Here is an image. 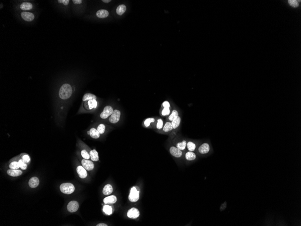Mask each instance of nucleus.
Returning <instances> with one entry per match:
<instances>
[{
    "label": "nucleus",
    "instance_id": "obj_1",
    "mask_svg": "<svg viewBox=\"0 0 301 226\" xmlns=\"http://www.w3.org/2000/svg\"><path fill=\"white\" fill-rule=\"evenodd\" d=\"M72 93L73 89L71 86L68 83H65L59 89V96L62 99H67L71 96Z\"/></svg>",
    "mask_w": 301,
    "mask_h": 226
},
{
    "label": "nucleus",
    "instance_id": "obj_2",
    "mask_svg": "<svg viewBox=\"0 0 301 226\" xmlns=\"http://www.w3.org/2000/svg\"><path fill=\"white\" fill-rule=\"evenodd\" d=\"M60 190L63 193L70 195L74 192L75 187L71 183H64L60 186Z\"/></svg>",
    "mask_w": 301,
    "mask_h": 226
},
{
    "label": "nucleus",
    "instance_id": "obj_3",
    "mask_svg": "<svg viewBox=\"0 0 301 226\" xmlns=\"http://www.w3.org/2000/svg\"><path fill=\"white\" fill-rule=\"evenodd\" d=\"M121 112L118 109H115L110 117L108 118V121L111 124H115L119 122L121 119Z\"/></svg>",
    "mask_w": 301,
    "mask_h": 226
},
{
    "label": "nucleus",
    "instance_id": "obj_4",
    "mask_svg": "<svg viewBox=\"0 0 301 226\" xmlns=\"http://www.w3.org/2000/svg\"><path fill=\"white\" fill-rule=\"evenodd\" d=\"M114 110V109L113 108V107L111 106H110V105L106 106L103 108L102 112H101L100 114L99 117L101 119H107L108 118H109L110 115H111L112 113H113Z\"/></svg>",
    "mask_w": 301,
    "mask_h": 226
},
{
    "label": "nucleus",
    "instance_id": "obj_5",
    "mask_svg": "<svg viewBox=\"0 0 301 226\" xmlns=\"http://www.w3.org/2000/svg\"><path fill=\"white\" fill-rule=\"evenodd\" d=\"M139 199V191L137 189V187H133L130 190L128 195V199L131 202H136Z\"/></svg>",
    "mask_w": 301,
    "mask_h": 226
},
{
    "label": "nucleus",
    "instance_id": "obj_6",
    "mask_svg": "<svg viewBox=\"0 0 301 226\" xmlns=\"http://www.w3.org/2000/svg\"><path fill=\"white\" fill-rule=\"evenodd\" d=\"M67 210L70 213H74L77 211L79 208V203L76 201H71L67 205Z\"/></svg>",
    "mask_w": 301,
    "mask_h": 226
},
{
    "label": "nucleus",
    "instance_id": "obj_7",
    "mask_svg": "<svg viewBox=\"0 0 301 226\" xmlns=\"http://www.w3.org/2000/svg\"><path fill=\"white\" fill-rule=\"evenodd\" d=\"M82 166L87 171H92L93 169L94 165L92 161L87 159H82L81 161Z\"/></svg>",
    "mask_w": 301,
    "mask_h": 226
},
{
    "label": "nucleus",
    "instance_id": "obj_8",
    "mask_svg": "<svg viewBox=\"0 0 301 226\" xmlns=\"http://www.w3.org/2000/svg\"><path fill=\"white\" fill-rule=\"evenodd\" d=\"M139 215L140 212L136 208H131L127 212V216L130 219H136L139 216Z\"/></svg>",
    "mask_w": 301,
    "mask_h": 226
},
{
    "label": "nucleus",
    "instance_id": "obj_9",
    "mask_svg": "<svg viewBox=\"0 0 301 226\" xmlns=\"http://www.w3.org/2000/svg\"><path fill=\"white\" fill-rule=\"evenodd\" d=\"M85 104L86 105V108L88 110L91 111L97 108L98 103L96 100L92 99L87 101V102Z\"/></svg>",
    "mask_w": 301,
    "mask_h": 226
},
{
    "label": "nucleus",
    "instance_id": "obj_10",
    "mask_svg": "<svg viewBox=\"0 0 301 226\" xmlns=\"http://www.w3.org/2000/svg\"><path fill=\"white\" fill-rule=\"evenodd\" d=\"M21 16L23 20L28 22L32 21L34 18V15L32 13L28 12H22L21 14Z\"/></svg>",
    "mask_w": 301,
    "mask_h": 226
},
{
    "label": "nucleus",
    "instance_id": "obj_11",
    "mask_svg": "<svg viewBox=\"0 0 301 226\" xmlns=\"http://www.w3.org/2000/svg\"><path fill=\"white\" fill-rule=\"evenodd\" d=\"M76 171L79 177L82 179L85 178L87 177L88 174L86 170L82 166H79L77 168Z\"/></svg>",
    "mask_w": 301,
    "mask_h": 226
},
{
    "label": "nucleus",
    "instance_id": "obj_12",
    "mask_svg": "<svg viewBox=\"0 0 301 226\" xmlns=\"http://www.w3.org/2000/svg\"><path fill=\"white\" fill-rule=\"evenodd\" d=\"M169 152L172 155L176 157H180L182 155L181 151L175 147H171L169 149Z\"/></svg>",
    "mask_w": 301,
    "mask_h": 226
},
{
    "label": "nucleus",
    "instance_id": "obj_13",
    "mask_svg": "<svg viewBox=\"0 0 301 226\" xmlns=\"http://www.w3.org/2000/svg\"><path fill=\"white\" fill-rule=\"evenodd\" d=\"M117 197L115 195H110L105 198L103 199V202L105 204H113L116 202Z\"/></svg>",
    "mask_w": 301,
    "mask_h": 226
},
{
    "label": "nucleus",
    "instance_id": "obj_14",
    "mask_svg": "<svg viewBox=\"0 0 301 226\" xmlns=\"http://www.w3.org/2000/svg\"><path fill=\"white\" fill-rule=\"evenodd\" d=\"M198 150L201 154H207L210 151L209 144L207 143H204L199 147Z\"/></svg>",
    "mask_w": 301,
    "mask_h": 226
},
{
    "label": "nucleus",
    "instance_id": "obj_15",
    "mask_svg": "<svg viewBox=\"0 0 301 226\" xmlns=\"http://www.w3.org/2000/svg\"><path fill=\"white\" fill-rule=\"evenodd\" d=\"M39 184V180L38 177H32L29 181V185L31 188H36L38 186Z\"/></svg>",
    "mask_w": 301,
    "mask_h": 226
},
{
    "label": "nucleus",
    "instance_id": "obj_16",
    "mask_svg": "<svg viewBox=\"0 0 301 226\" xmlns=\"http://www.w3.org/2000/svg\"><path fill=\"white\" fill-rule=\"evenodd\" d=\"M89 136L93 139H98L100 136V134L98 131L97 129L95 128H92L90 129L89 130Z\"/></svg>",
    "mask_w": 301,
    "mask_h": 226
},
{
    "label": "nucleus",
    "instance_id": "obj_17",
    "mask_svg": "<svg viewBox=\"0 0 301 226\" xmlns=\"http://www.w3.org/2000/svg\"><path fill=\"white\" fill-rule=\"evenodd\" d=\"M113 189L111 185L110 184L106 185L103 189L102 193L104 195H108L113 192Z\"/></svg>",
    "mask_w": 301,
    "mask_h": 226
},
{
    "label": "nucleus",
    "instance_id": "obj_18",
    "mask_svg": "<svg viewBox=\"0 0 301 226\" xmlns=\"http://www.w3.org/2000/svg\"><path fill=\"white\" fill-rule=\"evenodd\" d=\"M90 158L91 160L94 162H97L99 160V155L98 153L95 149H92L89 152Z\"/></svg>",
    "mask_w": 301,
    "mask_h": 226
},
{
    "label": "nucleus",
    "instance_id": "obj_19",
    "mask_svg": "<svg viewBox=\"0 0 301 226\" xmlns=\"http://www.w3.org/2000/svg\"><path fill=\"white\" fill-rule=\"evenodd\" d=\"M7 173L8 174V175L11 177H16L22 175V172L20 170H14L10 169V170H7Z\"/></svg>",
    "mask_w": 301,
    "mask_h": 226
},
{
    "label": "nucleus",
    "instance_id": "obj_20",
    "mask_svg": "<svg viewBox=\"0 0 301 226\" xmlns=\"http://www.w3.org/2000/svg\"><path fill=\"white\" fill-rule=\"evenodd\" d=\"M96 15L100 18H105L109 15V12L106 10H100L97 11Z\"/></svg>",
    "mask_w": 301,
    "mask_h": 226
},
{
    "label": "nucleus",
    "instance_id": "obj_21",
    "mask_svg": "<svg viewBox=\"0 0 301 226\" xmlns=\"http://www.w3.org/2000/svg\"><path fill=\"white\" fill-rule=\"evenodd\" d=\"M20 8L23 11L30 10L32 8V5L30 2H23L20 6Z\"/></svg>",
    "mask_w": 301,
    "mask_h": 226
},
{
    "label": "nucleus",
    "instance_id": "obj_22",
    "mask_svg": "<svg viewBox=\"0 0 301 226\" xmlns=\"http://www.w3.org/2000/svg\"><path fill=\"white\" fill-rule=\"evenodd\" d=\"M92 99H97V96L91 93H87L83 96V101L86 102Z\"/></svg>",
    "mask_w": 301,
    "mask_h": 226
},
{
    "label": "nucleus",
    "instance_id": "obj_23",
    "mask_svg": "<svg viewBox=\"0 0 301 226\" xmlns=\"http://www.w3.org/2000/svg\"><path fill=\"white\" fill-rule=\"evenodd\" d=\"M126 10V6L124 5H121L117 7L116 13L119 15H121L125 12Z\"/></svg>",
    "mask_w": 301,
    "mask_h": 226
},
{
    "label": "nucleus",
    "instance_id": "obj_24",
    "mask_svg": "<svg viewBox=\"0 0 301 226\" xmlns=\"http://www.w3.org/2000/svg\"><path fill=\"white\" fill-rule=\"evenodd\" d=\"M185 157L187 160L192 161L196 159V155L194 153L189 151L186 154Z\"/></svg>",
    "mask_w": 301,
    "mask_h": 226
},
{
    "label": "nucleus",
    "instance_id": "obj_25",
    "mask_svg": "<svg viewBox=\"0 0 301 226\" xmlns=\"http://www.w3.org/2000/svg\"><path fill=\"white\" fill-rule=\"evenodd\" d=\"M173 129V125L172 123L167 122L165 124L164 127H163V130L164 132H167L172 130Z\"/></svg>",
    "mask_w": 301,
    "mask_h": 226
},
{
    "label": "nucleus",
    "instance_id": "obj_26",
    "mask_svg": "<svg viewBox=\"0 0 301 226\" xmlns=\"http://www.w3.org/2000/svg\"><path fill=\"white\" fill-rule=\"evenodd\" d=\"M106 129V125H105L104 124H103V123L99 124V125H98L97 128V130L99 132V133L100 134V135L104 134L105 132Z\"/></svg>",
    "mask_w": 301,
    "mask_h": 226
},
{
    "label": "nucleus",
    "instance_id": "obj_27",
    "mask_svg": "<svg viewBox=\"0 0 301 226\" xmlns=\"http://www.w3.org/2000/svg\"><path fill=\"white\" fill-rule=\"evenodd\" d=\"M181 118L179 116H178L177 118H175L172 121V124L173 125V129H176L180 125Z\"/></svg>",
    "mask_w": 301,
    "mask_h": 226
},
{
    "label": "nucleus",
    "instance_id": "obj_28",
    "mask_svg": "<svg viewBox=\"0 0 301 226\" xmlns=\"http://www.w3.org/2000/svg\"><path fill=\"white\" fill-rule=\"evenodd\" d=\"M103 210L105 213L107 215H110V214H111L112 213V208L111 207L109 206V205H107V204H106L103 206Z\"/></svg>",
    "mask_w": 301,
    "mask_h": 226
},
{
    "label": "nucleus",
    "instance_id": "obj_29",
    "mask_svg": "<svg viewBox=\"0 0 301 226\" xmlns=\"http://www.w3.org/2000/svg\"><path fill=\"white\" fill-rule=\"evenodd\" d=\"M155 121L154 118H148L146 119L144 121V125L146 127H148L150 125L151 123H153Z\"/></svg>",
    "mask_w": 301,
    "mask_h": 226
},
{
    "label": "nucleus",
    "instance_id": "obj_30",
    "mask_svg": "<svg viewBox=\"0 0 301 226\" xmlns=\"http://www.w3.org/2000/svg\"><path fill=\"white\" fill-rule=\"evenodd\" d=\"M9 168L11 169L14 170H18L19 168H20L19 164L18 162L17 161H13L9 165Z\"/></svg>",
    "mask_w": 301,
    "mask_h": 226
},
{
    "label": "nucleus",
    "instance_id": "obj_31",
    "mask_svg": "<svg viewBox=\"0 0 301 226\" xmlns=\"http://www.w3.org/2000/svg\"><path fill=\"white\" fill-rule=\"evenodd\" d=\"M81 155L83 159L89 160L90 158L89 153L85 149H83L81 151Z\"/></svg>",
    "mask_w": 301,
    "mask_h": 226
},
{
    "label": "nucleus",
    "instance_id": "obj_32",
    "mask_svg": "<svg viewBox=\"0 0 301 226\" xmlns=\"http://www.w3.org/2000/svg\"><path fill=\"white\" fill-rule=\"evenodd\" d=\"M187 145L186 141L185 140L182 141L181 143H178L176 145V147L178 149L180 150H183L185 148Z\"/></svg>",
    "mask_w": 301,
    "mask_h": 226
},
{
    "label": "nucleus",
    "instance_id": "obj_33",
    "mask_svg": "<svg viewBox=\"0 0 301 226\" xmlns=\"http://www.w3.org/2000/svg\"><path fill=\"white\" fill-rule=\"evenodd\" d=\"M187 149L191 152L194 151L195 148H196V145L194 143L192 142H188L187 143Z\"/></svg>",
    "mask_w": 301,
    "mask_h": 226
},
{
    "label": "nucleus",
    "instance_id": "obj_34",
    "mask_svg": "<svg viewBox=\"0 0 301 226\" xmlns=\"http://www.w3.org/2000/svg\"><path fill=\"white\" fill-rule=\"evenodd\" d=\"M178 116V112L175 110H174L171 115L169 116V119L170 121H172L173 120Z\"/></svg>",
    "mask_w": 301,
    "mask_h": 226
},
{
    "label": "nucleus",
    "instance_id": "obj_35",
    "mask_svg": "<svg viewBox=\"0 0 301 226\" xmlns=\"http://www.w3.org/2000/svg\"><path fill=\"white\" fill-rule=\"evenodd\" d=\"M18 163H19L20 168H21V169H22V170H25L27 169V165L26 163H25L22 159L19 160L18 161Z\"/></svg>",
    "mask_w": 301,
    "mask_h": 226
},
{
    "label": "nucleus",
    "instance_id": "obj_36",
    "mask_svg": "<svg viewBox=\"0 0 301 226\" xmlns=\"http://www.w3.org/2000/svg\"><path fill=\"white\" fill-rule=\"evenodd\" d=\"M288 2L289 5L293 7H297L299 6L298 2L296 0H289Z\"/></svg>",
    "mask_w": 301,
    "mask_h": 226
},
{
    "label": "nucleus",
    "instance_id": "obj_37",
    "mask_svg": "<svg viewBox=\"0 0 301 226\" xmlns=\"http://www.w3.org/2000/svg\"><path fill=\"white\" fill-rule=\"evenodd\" d=\"M170 110L169 107H164L161 112V115L163 116H166L169 115L170 114Z\"/></svg>",
    "mask_w": 301,
    "mask_h": 226
},
{
    "label": "nucleus",
    "instance_id": "obj_38",
    "mask_svg": "<svg viewBox=\"0 0 301 226\" xmlns=\"http://www.w3.org/2000/svg\"><path fill=\"white\" fill-rule=\"evenodd\" d=\"M163 127V121L161 119H159L157 121V128L160 130Z\"/></svg>",
    "mask_w": 301,
    "mask_h": 226
},
{
    "label": "nucleus",
    "instance_id": "obj_39",
    "mask_svg": "<svg viewBox=\"0 0 301 226\" xmlns=\"http://www.w3.org/2000/svg\"><path fill=\"white\" fill-rule=\"evenodd\" d=\"M22 160L24 161L25 163H29L30 161V157L29 155L24 154L22 156Z\"/></svg>",
    "mask_w": 301,
    "mask_h": 226
},
{
    "label": "nucleus",
    "instance_id": "obj_40",
    "mask_svg": "<svg viewBox=\"0 0 301 226\" xmlns=\"http://www.w3.org/2000/svg\"><path fill=\"white\" fill-rule=\"evenodd\" d=\"M58 2L59 3H62L65 6H67L68 5L70 1L69 0H58Z\"/></svg>",
    "mask_w": 301,
    "mask_h": 226
},
{
    "label": "nucleus",
    "instance_id": "obj_41",
    "mask_svg": "<svg viewBox=\"0 0 301 226\" xmlns=\"http://www.w3.org/2000/svg\"><path fill=\"white\" fill-rule=\"evenodd\" d=\"M162 106L164 107H170V104L167 101L164 102L163 103H162Z\"/></svg>",
    "mask_w": 301,
    "mask_h": 226
},
{
    "label": "nucleus",
    "instance_id": "obj_42",
    "mask_svg": "<svg viewBox=\"0 0 301 226\" xmlns=\"http://www.w3.org/2000/svg\"><path fill=\"white\" fill-rule=\"evenodd\" d=\"M72 2H73L74 4H80L82 3V0H73Z\"/></svg>",
    "mask_w": 301,
    "mask_h": 226
},
{
    "label": "nucleus",
    "instance_id": "obj_43",
    "mask_svg": "<svg viewBox=\"0 0 301 226\" xmlns=\"http://www.w3.org/2000/svg\"><path fill=\"white\" fill-rule=\"evenodd\" d=\"M108 225L106 224H105L104 223H100L99 224H97V226H107Z\"/></svg>",
    "mask_w": 301,
    "mask_h": 226
},
{
    "label": "nucleus",
    "instance_id": "obj_44",
    "mask_svg": "<svg viewBox=\"0 0 301 226\" xmlns=\"http://www.w3.org/2000/svg\"><path fill=\"white\" fill-rule=\"evenodd\" d=\"M102 1L103 2H104V3H109V2H111L110 0H102Z\"/></svg>",
    "mask_w": 301,
    "mask_h": 226
},
{
    "label": "nucleus",
    "instance_id": "obj_45",
    "mask_svg": "<svg viewBox=\"0 0 301 226\" xmlns=\"http://www.w3.org/2000/svg\"><path fill=\"white\" fill-rule=\"evenodd\" d=\"M88 135H89V131H88Z\"/></svg>",
    "mask_w": 301,
    "mask_h": 226
}]
</instances>
